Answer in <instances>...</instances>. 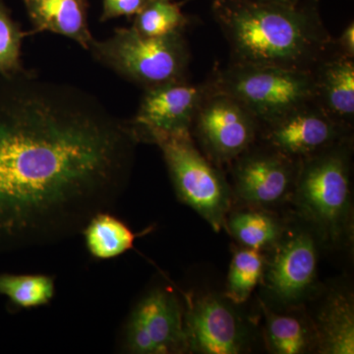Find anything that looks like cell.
Listing matches in <instances>:
<instances>
[{
  "mask_svg": "<svg viewBox=\"0 0 354 354\" xmlns=\"http://www.w3.org/2000/svg\"><path fill=\"white\" fill-rule=\"evenodd\" d=\"M139 143L80 88L25 71L0 80V253L81 234L127 188Z\"/></svg>",
  "mask_w": 354,
  "mask_h": 354,
  "instance_id": "cell-1",
  "label": "cell"
},
{
  "mask_svg": "<svg viewBox=\"0 0 354 354\" xmlns=\"http://www.w3.org/2000/svg\"><path fill=\"white\" fill-rule=\"evenodd\" d=\"M232 64L313 71L335 48L318 14L298 3L215 0Z\"/></svg>",
  "mask_w": 354,
  "mask_h": 354,
  "instance_id": "cell-2",
  "label": "cell"
},
{
  "mask_svg": "<svg viewBox=\"0 0 354 354\" xmlns=\"http://www.w3.org/2000/svg\"><path fill=\"white\" fill-rule=\"evenodd\" d=\"M300 215L327 243L353 234L349 140L299 160L292 194Z\"/></svg>",
  "mask_w": 354,
  "mask_h": 354,
  "instance_id": "cell-3",
  "label": "cell"
},
{
  "mask_svg": "<svg viewBox=\"0 0 354 354\" xmlns=\"http://www.w3.org/2000/svg\"><path fill=\"white\" fill-rule=\"evenodd\" d=\"M88 50L100 64L145 90L185 80L190 59L183 32L155 38L133 27L118 28L104 41L94 39Z\"/></svg>",
  "mask_w": 354,
  "mask_h": 354,
  "instance_id": "cell-4",
  "label": "cell"
},
{
  "mask_svg": "<svg viewBox=\"0 0 354 354\" xmlns=\"http://www.w3.org/2000/svg\"><path fill=\"white\" fill-rule=\"evenodd\" d=\"M206 85L243 104L261 127L315 99L312 72L279 67L232 64Z\"/></svg>",
  "mask_w": 354,
  "mask_h": 354,
  "instance_id": "cell-5",
  "label": "cell"
},
{
  "mask_svg": "<svg viewBox=\"0 0 354 354\" xmlns=\"http://www.w3.org/2000/svg\"><path fill=\"white\" fill-rule=\"evenodd\" d=\"M153 144L162 151L178 199L221 232L234 195L223 174L198 150L191 134L158 137Z\"/></svg>",
  "mask_w": 354,
  "mask_h": 354,
  "instance_id": "cell-6",
  "label": "cell"
},
{
  "mask_svg": "<svg viewBox=\"0 0 354 354\" xmlns=\"http://www.w3.org/2000/svg\"><path fill=\"white\" fill-rule=\"evenodd\" d=\"M118 344L125 353H188L184 309L176 293L162 286L147 291L130 311Z\"/></svg>",
  "mask_w": 354,
  "mask_h": 354,
  "instance_id": "cell-7",
  "label": "cell"
},
{
  "mask_svg": "<svg viewBox=\"0 0 354 354\" xmlns=\"http://www.w3.org/2000/svg\"><path fill=\"white\" fill-rule=\"evenodd\" d=\"M193 127L207 158L218 165L232 164L255 144L261 129L259 121L243 104L209 88Z\"/></svg>",
  "mask_w": 354,
  "mask_h": 354,
  "instance_id": "cell-8",
  "label": "cell"
},
{
  "mask_svg": "<svg viewBox=\"0 0 354 354\" xmlns=\"http://www.w3.org/2000/svg\"><path fill=\"white\" fill-rule=\"evenodd\" d=\"M232 162V194L247 206H274L292 194L299 160L265 144L253 145Z\"/></svg>",
  "mask_w": 354,
  "mask_h": 354,
  "instance_id": "cell-9",
  "label": "cell"
},
{
  "mask_svg": "<svg viewBox=\"0 0 354 354\" xmlns=\"http://www.w3.org/2000/svg\"><path fill=\"white\" fill-rule=\"evenodd\" d=\"M206 84L176 81L146 88L138 111L128 120L139 142L158 137L191 134L193 121L205 95Z\"/></svg>",
  "mask_w": 354,
  "mask_h": 354,
  "instance_id": "cell-10",
  "label": "cell"
},
{
  "mask_svg": "<svg viewBox=\"0 0 354 354\" xmlns=\"http://www.w3.org/2000/svg\"><path fill=\"white\" fill-rule=\"evenodd\" d=\"M272 255L266 260L262 281L279 304L293 306L313 290L317 279L318 253L315 239L304 228L283 232Z\"/></svg>",
  "mask_w": 354,
  "mask_h": 354,
  "instance_id": "cell-11",
  "label": "cell"
},
{
  "mask_svg": "<svg viewBox=\"0 0 354 354\" xmlns=\"http://www.w3.org/2000/svg\"><path fill=\"white\" fill-rule=\"evenodd\" d=\"M184 328L188 353L237 354L248 348L249 330L232 307L220 295L188 298Z\"/></svg>",
  "mask_w": 354,
  "mask_h": 354,
  "instance_id": "cell-12",
  "label": "cell"
},
{
  "mask_svg": "<svg viewBox=\"0 0 354 354\" xmlns=\"http://www.w3.org/2000/svg\"><path fill=\"white\" fill-rule=\"evenodd\" d=\"M349 132L351 128L333 120L315 101L293 109L260 129L266 145L297 160L349 140Z\"/></svg>",
  "mask_w": 354,
  "mask_h": 354,
  "instance_id": "cell-13",
  "label": "cell"
},
{
  "mask_svg": "<svg viewBox=\"0 0 354 354\" xmlns=\"http://www.w3.org/2000/svg\"><path fill=\"white\" fill-rule=\"evenodd\" d=\"M353 59L335 48L312 71L314 101L333 120L348 128L354 120Z\"/></svg>",
  "mask_w": 354,
  "mask_h": 354,
  "instance_id": "cell-14",
  "label": "cell"
},
{
  "mask_svg": "<svg viewBox=\"0 0 354 354\" xmlns=\"http://www.w3.org/2000/svg\"><path fill=\"white\" fill-rule=\"evenodd\" d=\"M31 21L30 34L51 32L73 39L84 50L94 41L88 25V0H23Z\"/></svg>",
  "mask_w": 354,
  "mask_h": 354,
  "instance_id": "cell-15",
  "label": "cell"
},
{
  "mask_svg": "<svg viewBox=\"0 0 354 354\" xmlns=\"http://www.w3.org/2000/svg\"><path fill=\"white\" fill-rule=\"evenodd\" d=\"M313 323L319 353H354L353 297L344 292L335 291L330 295Z\"/></svg>",
  "mask_w": 354,
  "mask_h": 354,
  "instance_id": "cell-16",
  "label": "cell"
},
{
  "mask_svg": "<svg viewBox=\"0 0 354 354\" xmlns=\"http://www.w3.org/2000/svg\"><path fill=\"white\" fill-rule=\"evenodd\" d=\"M265 315V339L270 353L301 354L317 348L314 323L304 315L281 314L261 302Z\"/></svg>",
  "mask_w": 354,
  "mask_h": 354,
  "instance_id": "cell-17",
  "label": "cell"
},
{
  "mask_svg": "<svg viewBox=\"0 0 354 354\" xmlns=\"http://www.w3.org/2000/svg\"><path fill=\"white\" fill-rule=\"evenodd\" d=\"M86 248L97 260H111L120 257L134 246L138 234L132 232L127 223L111 211L95 214L82 232Z\"/></svg>",
  "mask_w": 354,
  "mask_h": 354,
  "instance_id": "cell-18",
  "label": "cell"
},
{
  "mask_svg": "<svg viewBox=\"0 0 354 354\" xmlns=\"http://www.w3.org/2000/svg\"><path fill=\"white\" fill-rule=\"evenodd\" d=\"M225 227L242 246L260 251L276 245L286 230L278 216L263 209L230 212Z\"/></svg>",
  "mask_w": 354,
  "mask_h": 354,
  "instance_id": "cell-19",
  "label": "cell"
},
{
  "mask_svg": "<svg viewBox=\"0 0 354 354\" xmlns=\"http://www.w3.org/2000/svg\"><path fill=\"white\" fill-rule=\"evenodd\" d=\"M55 295V279L48 274H0V297L11 310L39 308L50 304Z\"/></svg>",
  "mask_w": 354,
  "mask_h": 354,
  "instance_id": "cell-20",
  "label": "cell"
},
{
  "mask_svg": "<svg viewBox=\"0 0 354 354\" xmlns=\"http://www.w3.org/2000/svg\"><path fill=\"white\" fill-rule=\"evenodd\" d=\"M266 259L262 251L242 247L235 251L227 274L225 297L232 304H244L262 281Z\"/></svg>",
  "mask_w": 354,
  "mask_h": 354,
  "instance_id": "cell-21",
  "label": "cell"
},
{
  "mask_svg": "<svg viewBox=\"0 0 354 354\" xmlns=\"http://www.w3.org/2000/svg\"><path fill=\"white\" fill-rule=\"evenodd\" d=\"M187 18L174 0H148L135 15L132 27L145 37H165L183 32Z\"/></svg>",
  "mask_w": 354,
  "mask_h": 354,
  "instance_id": "cell-22",
  "label": "cell"
},
{
  "mask_svg": "<svg viewBox=\"0 0 354 354\" xmlns=\"http://www.w3.org/2000/svg\"><path fill=\"white\" fill-rule=\"evenodd\" d=\"M25 32L13 20L10 11L0 0V80L26 71L21 60V48Z\"/></svg>",
  "mask_w": 354,
  "mask_h": 354,
  "instance_id": "cell-23",
  "label": "cell"
},
{
  "mask_svg": "<svg viewBox=\"0 0 354 354\" xmlns=\"http://www.w3.org/2000/svg\"><path fill=\"white\" fill-rule=\"evenodd\" d=\"M148 0H102V22L122 16L136 15Z\"/></svg>",
  "mask_w": 354,
  "mask_h": 354,
  "instance_id": "cell-24",
  "label": "cell"
},
{
  "mask_svg": "<svg viewBox=\"0 0 354 354\" xmlns=\"http://www.w3.org/2000/svg\"><path fill=\"white\" fill-rule=\"evenodd\" d=\"M335 48L337 51L346 55V57L354 58V24L351 22L348 27L342 31L339 38L335 41Z\"/></svg>",
  "mask_w": 354,
  "mask_h": 354,
  "instance_id": "cell-25",
  "label": "cell"
},
{
  "mask_svg": "<svg viewBox=\"0 0 354 354\" xmlns=\"http://www.w3.org/2000/svg\"><path fill=\"white\" fill-rule=\"evenodd\" d=\"M269 1L285 2V3H298L299 0H269Z\"/></svg>",
  "mask_w": 354,
  "mask_h": 354,
  "instance_id": "cell-26",
  "label": "cell"
}]
</instances>
